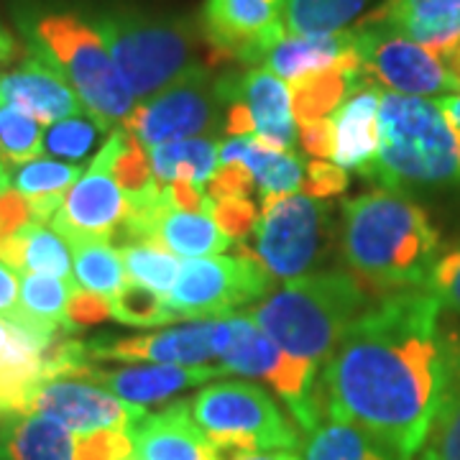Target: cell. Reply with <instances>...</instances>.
<instances>
[{"label":"cell","instance_id":"18","mask_svg":"<svg viewBox=\"0 0 460 460\" xmlns=\"http://www.w3.org/2000/svg\"><path fill=\"white\" fill-rule=\"evenodd\" d=\"M223 87L230 95L241 100L253 120V136L266 146L295 151L296 120L292 111V90L289 83L279 80L263 66L243 72L220 75Z\"/></svg>","mask_w":460,"mask_h":460},{"label":"cell","instance_id":"5","mask_svg":"<svg viewBox=\"0 0 460 460\" xmlns=\"http://www.w3.org/2000/svg\"><path fill=\"white\" fill-rule=\"evenodd\" d=\"M378 146L363 177L381 190L447 187L460 181L458 133L438 100L384 93L378 102Z\"/></svg>","mask_w":460,"mask_h":460},{"label":"cell","instance_id":"46","mask_svg":"<svg viewBox=\"0 0 460 460\" xmlns=\"http://www.w3.org/2000/svg\"><path fill=\"white\" fill-rule=\"evenodd\" d=\"M21 313V277L0 261V317L16 320Z\"/></svg>","mask_w":460,"mask_h":460},{"label":"cell","instance_id":"7","mask_svg":"<svg viewBox=\"0 0 460 460\" xmlns=\"http://www.w3.org/2000/svg\"><path fill=\"white\" fill-rule=\"evenodd\" d=\"M187 404L217 458L299 447V435L279 404L251 381H217L199 389Z\"/></svg>","mask_w":460,"mask_h":460},{"label":"cell","instance_id":"9","mask_svg":"<svg viewBox=\"0 0 460 460\" xmlns=\"http://www.w3.org/2000/svg\"><path fill=\"white\" fill-rule=\"evenodd\" d=\"M228 317L233 338L217 366H223L226 374H241V376L266 381L284 399L287 410L295 417L296 428L310 435L323 422L325 414L320 381H317L320 366L287 356L263 335L246 313L228 314Z\"/></svg>","mask_w":460,"mask_h":460},{"label":"cell","instance_id":"35","mask_svg":"<svg viewBox=\"0 0 460 460\" xmlns=\"http://www.w3.org/2000/svg\"><path fill=\"white\" fill-rule=\"evenodd\" d=\"M371 0H287V33H332L350 29Z\"/></svg>","mask_w":460,"mask_h":460},{"label":"cell","instance_id":"24","mask_svg":"<svg viewBox=\"0 0 460 460\" xmlns=\"http://www.w3.org/2000/svg\"><path fill=\"white\" fill-rule=\"evenodd\" d=\"M0 261L21 274H47L72 281V253L66 241L47 223L29 220L0 238ZM77 287V284H75Z\"/></svg>","mask_w":460,"mask_h":460},{"label":"cell","instance_id":"52","mask_svg":"<svg viewBox=\"0 0 460 460\" xmlns=\"http://www.w3.org/2000/svg\"><path fill=\"white\" fill-rule=\"evenodd\" d=\"M417 460H432V458H429V456H425V453H422V456H420V458H417Z\"/></svg>","mask_w":460,"mask_h":460},{"label":"cell","instance_id":"27","mask_svg":"<svg viewBox=\"0 0 460 460\" xmlns=\"http://www.w3.org/2000/svg\"><path fill=\"white\" fill-rule=\"evenodd\" d=\"M151 241L162 243L166 251L184 256V259H202V256H223L235 241L215 223L213 215L190 213L169 205L159 215L151 230Z\"/></svg>","mask_w":460,"mask_h":460},{"label":"cell","instance_id":"32","mask_svg":"<svg viewBox=\"0 0 460 460\" xmlns=\"http://www.w3.org/2000/svg\"><path fill=\"white\" fill-rule=\"evenodd\" d=\"M77 287L72 281L47 277V274H21V314L39 328L69 335L75 325L69 323L66 305Z\"/></svg>","mask_w":460,"mask_h":460},{"label":"cell","instance_id":"40","mask_svg":"<svg viewBox=\"0 0 460 460\" xmlns=\"http://www.w3.org/2000/svg\"><path fill=\"white\" fill-rule=\"evenodd\" d=\"M425 289L440 302V310L460 314V248L447 251L435 261Z\"/></svg>","mask_w":460,"mask_h":460},{"label":"cell","instance_id":"30","mask_svg":"<svg viewBox=\"0 0 460 460\" xmlns=\"http://www.w3.org/2000/svg\"><path fill=\"white\" fill-rule=\"evenodd\" d=\"M72 253V277L75 284L93 295L113 299L126 284V266L118 248L108 238L98 235H75L65 238Z\"/></svg>","mask_w":460,"mask_h":460},{"label":"cell","instance_id":"17","mask_svg":"<svg viewBox=\"0 0 460 460\" xmlns=\"http://www.w3.org/2000/svg\"><path fill=\"white\" fill-rule=\"evenodd\" d=\"M228 376L223 366H166V363H128L120 368H98L87 363L75 378L93 381L111 394L120 396L123 402H131L138 407L162 404L172 396L181 394L187 389L202 386L213 378Z\"/></svg>","mask_w":460,"mask_h":460},{"label":"cell","instance_id":"31","mask_svg":"<svg viewBox=\"0 0 460 460\" xmlns=\"http://www.w3.org/2000/svg\"><path fill=\"white\" fill-rule=\"evenodd\" d=\"M425 456L460 460V335L445 332V384L440 407L429 425Z\"/></svg>","mask_w":460,"mask_h":460},{"label":"cell","instance_id":"33","mask_svg":"<svg viewBox=\"0 0 460 460\" xmlns=\"http://www.w3.org/2000/svg\"><path fill=\"white\" fill-rule=\"evenodd\" d=\"M113 131V126H108L105 120L84 111V113L69 115L65 120L51 123L44 131V151L57 159H65L69 164H83L102 144V138Z\"/></svg>","mask_w":460,"mask_h":460},{"label":"cell","instance_id":"26","mask_svg":"<svg viewBox=\"0 0 460 460\" xmlns=\"http://www.w3.org/2000/svg\"><path fill=\"white\" fill-rule=\"evenodd\" d=\"M8 177H11V190L26 199L31 220L49 226L51 217L59 213L66 192L83 177V164L54 162V159L39 156L33 162L13 166Z\"/></svg>","mask_w":460,"mask_h":460},{"label":"cell","instance_id":"53","mask_svg":"<svg viewBox=\"0 0 460 460\" xmlns=\"http://www.w3.org/2000/svg\"><path fill=\"white\" fill-rule=\"evenodd\" d=\"M458 144H460V133H458Z\"/></svg>","mask_w":460,"mask_h":460},{"label":"cell","instance_id":"11","mask_svg":"<svg viewBox=\"0 0 460 460\" xmlns=\"http://www.w3.org/2000/svg\"><path fill=\"white\" fill-rule=\"evenodd\" d=\"M274 292V277L251 256H202L181 263L180 277L166 295L177 320H213L238 314L246 305Z\"/></svg>","mask_w":460,"mask_h":460},{"label":"cell","instance_id":"3","mask_svg":"<svg viewBox=\"0 0 460 460\" xmlns=\"http://www.w3.org/2000/svg\"><path fill=\"white\" fill-rule=\"evenodd\" d=\"M29 54L49 65L80 98L87 113L120 128L136 108L105 41L83 13L29 3L16 13Z\"/></svg>","mask_w":460,"mask_h":460},{"label":"cell","instance_id":"20","mask_svg":"<svg viewBox=\"0 0 460 460\" xmlns=\"http://www.w3.org/2000/svg\"><path fill=\"white\" fill-rule=\"evenodd\" d=\"M136 458L141 460H217V450L195 422L187 402L146 414L133 428Z\"/></svg>","mask_w":460,"mask_h":460},{"label":"cell","instance_id":"44","mask_svg":"<svg viewBox=\"0 0 460 460\" xmlns=\"http://www.w3.org/2000/svg\"><path fill=\"white\" fill-rule=\"evenodd\" d=\"M299 136V146L305 148V154L317 162H332L335 156V126L332 118L313 120V123H299L296 126Z\"/></svg>","mask_w":460,"mask_h":460},{"label":"cell","instance_id":"39","mask_svg":"<svg viewBox=\"0 0 460 460\" xmlns=\"http://www.w3.org/2000/svg\"><path fill=\"white\" fill-rule=\"evenodd\" d=\"M75 460H136L133 429L75 435Z\"/></svg>","mask_w":460,"mask_h":460},{"label":"cell","instance_id":"37","mask_svg":"<svg viewBox=\"0 0 460 460\" xmlns=\"http://www.w3.org/2000/svg\"><path fill=\"white\" fill-rule=\"evenodd\" d=\"M44 151V126L16 108L0 105V164L18 166L39 159Z\"/></svg>","mask_w":460,"mask_h":460},{"label":"cell","instance_id":"42","mask_svg":"<svg viewBox=\"0 0 460 460\" xmlns=\"http://www.w3.org/2000/svg\"><path fill=\"white\" fill-rule=\"evenodd\" d=\"M256 180L251 174V169L243 164H217L215 174L208 181V195L210 199H226V198H238V199H251L256 195Z\"/></svg>","mask_w":460,"mask_h":460},{"label":"cell","instance_id":"34","mask_svg":"<svg viewBox=\"0 0 460 460\" xmlns=\"http://www.w3.org/2000/svg\"><path fill=\"white\" fill-rule=\"evenodd\" d=\"M305 460H389L366 432L358 428L328 420L307 435Z\"/></svg>","mask_w":460,"mask_h":460},{"label":"cell","instance_id":"51","mask_svg":"<svg viewBox=\"0 0 460 460\" xmlns=\"http://www.w3.org/2000/svg\"><path fill=\"white\" fill-rule=\"evenodd\" d=\"M11 192V177H8V169L0 164V198Z\"/></svg>","mask_w":460,"mask_h":460},{"label":"cell","instance_id":"49","mask_svg":"<svg viewBox=\"0 0 460 460\" xmlns=\"http://www.w3.org/2000/svg\"><path fill=\"white\" fill-rule=\"evenodd\" d=\"M440 59H443L445 66L450 69V75H453L460 84V39L453 44V47H447V49L440 54Z\"/></svg>","mask_w":460,"mask_h":460},{"label":"cell","instance_id":"16","mask_svg":"<svg viewBox=\"0 0 460 460\" xmlns=\"http://www.w3.org/2000/svg\"><path fill=\"white\" fill-rule=\"evenodd\" d=\"M115 151H118V128L100 146L90 169L75 181V187L66 192L59 213L49 220L51 228L62 238L98 235V238L113 241L118 228L123 226L128 199L113 174Z\"/></svg>","mask_w":460,"mask_h":460},{"label":"cell","instance_id":"1","mask_svg":"<svg viewBox=\"0 0 460 460\" xmlns=\"http://www.w3.org/2000/svg\"><path fill=\"white\" fill-rule=\"evenodd\" d=\"M440 302L429 289L381 296L323 363L325 414L366 432L389 460L417 456L440 407Z\"/></svg>","mask_w":460,"mask_h":460},{"label":"cell","instance_id":"54","mask_svg":"<svg viewBox=\"0 0 460 460\" xmlns=\"http://www.w3.org/2000/svg\"><path fill=\"white\" fill-rule=\"evenodd\" d=\"M0 235H3V228H0Z\"/></svg>","mask_w":460,"mask_h":460},{"label":"cell","instance_id":"4","mask_svg":"<svg viewBox=\"0 0 460 460\" xmlns=\"http://www.w3.org/2000/svg\"><path fill=\"white\" fill-rule=\"evenodd\" d=\"M368 307V289L350 271H314L287 281L246 314L287 356L323 366Z\"/></svg>","mask_w":460,"mask_h":460},{"label":"cell","instance_id":"47","mask_svg":"<svg viewBox=\"0 0 460 460\" xmlns=\"http://www.w3.org/2000/svg\"><path fill=\"white\" fill-rule=\"evenodd\" d=\"M217 460H302L292 450H261V453H235V456H220Z\"/></svg>","mask_w":460,"mask_h":460},{"label":"cell","instance_id":"10","mask_svg":"<svg viewBox=\"0 0 460 460\" xmlns=\"http://www.w3.org/2000/svg\"><path fill=\"white\" fill-rule=\"evenodd\" d=\"M217 77L208 65L192 66L177 83L141 100L120 126L146 148L181 138H213L223 133L226 102Z\"/></svg>","mask_w":460,"mask_h":460},{"label":"cell","instance_id":"25","mask_svg":"<svg viewBox=\"0 0 460 460\" xmlns=\"http://www.w3.org/2000/svg\"><path fill=\"white\" fill-rule=\"evenodd\" d=\"M0 460H75V435L41 414H5Z\"/></svg>","mask_w":460,"mask_h":460},{"label":"cell","instance_id":"14","mask_svg":"<svg viewBox=\"0 0 460 460\" xmlns=\"http://www.w3.org/2000/svg\"><path fill=\"white\" fill-rule=\"evenodd\" d=\"M287 0H205L199 33L215 57L259 66L287 36Z\"/></svg>","mask_w":460,"mask_h":460},{"label":"cell","instance_id":"8","mask_svg":"<svg viewBox=\"0 0 460 460\" xmlns=\"http://www.w3.org/2000/svg\"><path fill=\"white\" fill-rule=\"evenodd\" d=\"M251 235L253 243H235L238 253L256 259L274 279L307 277L330 248V202L310 195L266 199Z\"/></svg>","mask_w":460,"mask_h":460},{"label":"cell","instance_id":"19","mask_svg":"<svg viewBox=\"0 0 460 460\" xmlns=\"http://www.w3.org/2000/svg\"><path fill=\"white\" fill-rule=\"evenodd\" d=\"M0 105L31 115L41 126L84 113L75 90L31 54L13 69H0Z\"/></svg>","mask_w":460,"mask_h":460},{"label":"cell","instance_id":"48","mask_svg":"<svg viewBox=\"0 0 460 460\" xmlns=\"http://www.w3.org/2000/svg\"><path fill=\"white\" fill-rule=\"evenodd\" d=\"M438 105H440V111L447 118V123L453 126V131L460 133V93L458 95H447V98L438 100Z\"/></svg>","mask_w":460,"mask_h":460},{"label":"cell","instance_id":"28","mask_svg":"<svg viewBox=\"0 0 460 460\" xmlns=\"http://www.w3.org/2000/svg\"><path fill=\"white\" fill-rule=\"evenodd\" d=\"M363 83L368 80L363 75L358 57L292 83L289 90H292V111H295L296 126L330 118V113H335L338 105Z\"/></svg>","mask_w":460,"mask_h":460},{"label":"cell","instance_id":"13","mask_svg":"<svg viewBox=\"0 0 460 460\" xmlns=\"http://www.w3.org/2000/svg\"><path fill=\"white\" fill-rule=\"evenodd\" d=\"M233 330L230 317L190 320L187 325L133 335V338H100L87 343L90 361L166 363V366H213L223 358Z\"/></svg>","mask_w":460,"mask_h":460},{"label":"cell","instance_id":"36","mask_svg":"<svg viewBox=\"0 0 460 460\" xmlns=\"http://www.w3.org/2000/svg\"><path fill=\"white\" fill-rule=\"evenodd\" d=\"M115 248L123 259V266H126L131 281H138L159 295L172 292L181 269V263L177 261V256L172 251H166L156 241H131V243H120Z\"/></svg>","mask_w":460,"mask_h":460},{"label":"cell","instance_id":"22","mask_svg":"<svg viewBox=\"0 0 460 460\" xmlns=\"http://www.w3.org/2000/svg\"><path fill=\"white\" fill-rule=\"evenodd\" d=\"M368 21L384 23L440 57L460 39V0H384Z\"/></svg>","mask_w":460,"mask_h":460},{"label":"cell","instance_id":"41","mask_svg":"<svg viewBox=\"0 0 460 460\" xmlns=\"http://www.w3.org/2000/svg\"><path fill=\"white\" fill-rule=\"evenodd\" d=\"M259 213L261 210L253 205V199L226 198L213 202L215 223L223 228V233H228L233 241H246L256 228Z\"/></svg>","mask_w":460,"mask_h":460},{"label":"cell","instance_id":"43","mask_svg":"<svg viewBox=\"0 0 460 460\" xmlns=\"http://www.w3.org/2000/svg\"><path fill=\"white\" fill-rule=\"evenodd\" d=\"M348 187V174L343 166H338L335 162H307L305 166V181H302V195L310 198L330 199L343 195Z\"/></svg>","mask_w":460,"mask_h":460},{"label":"cell","instance_id":"12","mask_svg":"<svg viewBox=\"0 0 460 460\" xmlns=\"http://www.w3.org/2000/svg\"><path fill=\"white\" fill-rule=\"evenodd\" d=\"M350 33L353 49L368 83L410 98L440 100L460 93L458 80L428 47L368 18L350 26Z\"/></svg>","mask_w":460,"mask_h":460},{"label":"cell","instance_id":"55","mask_svg":"<svg viewBox=\"0 0 460 460\" xmlns=\"http://www.w3.org/2000/svg\"><path fill=\"white\" fill-rule=\"evenodd\" d=\"M136 460H141V458H136Z\"/></svg>","mask_w":460,"mask_h":460},{"label":"cell","instance_id":"38","mask_svg":"<svg viewBox=\"0 0 460 460\" xmlns=\"http://www.w3.org/2000/svg\"><path fill=\"white\" fill-rule=\"evenodd\" d=\"M111 317L128 328H159V325L174 323V317L166 307L164 295L131 279L111 299Z\"/></svg>","mask_w":460,"mask_h":460},{"label":"cell","instance_id":"50","mask_svg":"<svg viewBox=\"0 0 460 460\" xmlns=\"http://www.w3.org/2000/svg\"><path fill=\"white\" fill-rule=\"evenodd\" d=\"M11 341H13V323L5 320V317H0V368H3V363H5Z\"/></svg>","mask_w":460,"mask_h":460},{"label":"cell","instance_id":"6","mask_svg":"<svg viewBox=\"0 0 460 460\" xmlns=\"http://www.w3.org/2000/svg\"><path fill=\"white\" fill-rule=\"evenodd\" d=\"M87 18L136 100H148L177 83L192 66L205 65L198 59L195 26L180 16L113 3L87 13Z\"/></svg>","mask_w":460,"mask_h":460},{"label":"cell","instance_id":"15","mask_svg":"<svg viewBox=\"0 0 460 460\" xmlns=\"http://www.w3.org/2000/svg\"><path fill=\"white\" fill-rule=\"evenodd\" d=\"M21 414H41L72 435H90L102 429H133L146 417V407L123 402L84 378H51L33 389Z\"/></svg>","mask_w":460,"mask_h":460},{"label":"cell","instance_id":"23","mask_svg":"<svg viewBox=\"0 0 460 460\" xmlns=\"http://www.w3.org/2000/svg\"><path fill=\"white\" fill-rule=\"evenodd\" d=\"M381 87L374 83L358 84L332 113L335 126V156L332 162L363 174L374 162L378 146V102Z\"/></svg>","mask_w":460,"mask_h":460},{"label":"cell","instance_id":"29","mask_svg":"<svg viewBox=\"0 0 460 460\" xmlns=\"http://www.w3.org/2000/svg\"><path fill=\"white\" fill-rule=\"evenodd\" d=\"M215 138H181L162 146L148 148V162L156 181L177 184L187 181L198 190L208 192V181L220 164Z\"/></svg>","mask_w":460,"mask_h":460},{"label":"cell","instance_id":"45","mask_svg":"<svg viewBox=\"0 0 460 460\" xmlns=\"http://www.w3.org/2000/svg\"><path fill=\"white\" fill-rule=\"evenodd\" d=\"M66 314H69V323H72L75 328L98 325V323L111 317V299L93 295V292H84V289L77 287V289L72 292V296H69Z\"/></svg>","mask_w":460,"mask_h":460},{"label":"cell","instance_id":"21","mask_svg":"<svg viewBox=\"0 0 460 460\" xmlns=\"http://www.w3.org/2000/svg\"><path fill=\"white\" fill-rule=\"evenodd\" d=\"M356 57L350 29L332 33H287L263 54L261 65L284 83H296Z\"/></svg>","mask_w":460,"mask_h":460},{"label":"cell","instance_id":"2","mask_svg":"<svg viewBox=\"0 0 460 460\" xmlns=\"http://www.w3.org/2000/svg\"><path fill=\"white\" fill-rule=\"evenodd\" d=\"M341 246L356 279L394 295L428 287L440 235L414 199L396 190H374L343 205Z\"/></svg>","mask_w":460,"mask_h":460}]
</instances>
